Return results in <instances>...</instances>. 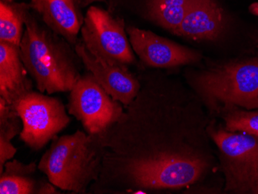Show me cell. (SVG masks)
<instances>
[{
    "label": "cell",
    "mask_w": 258,
    "mask_h": 194,
    "mask_svg": "<svg viewBox=\"0 0 258 194\" xmlns=\"http://www.w3.org/2000/svg\"><path fill=\"white\" fill-rule=\"evenodd\" d=\"M199 93L214 107L258 108V56L229 62L198 74Z\"/></svg>",
    "instance_id": "obj_3"
},
{
    "label": "cell",
    "mask_w": 258,
    "mask_h": 194,
    "mask_svg": "<svg viewBox=\"0 0 258 194\" xmlns=\"http://www.w3.org/2000/svg\"><path fill=\"white\" fill-rule=\"evenodd\" d=\"M38 193H58L56 186L49 181V182H43L40 186Z\"/></svg>",
    "instance_id": "obj_18"
},
{
    "label": "cell",
    "mask_w": 258,
    "mask_h": 194,
    "mask_svg": "<svg viewBox=\"0 0 258 194\" xmlns=\"http://www.w3.org/2000/svg\"><path fill=\"white\" fill-rule=\"evenodd\" d=\"M81 32L86 48L101 60L125 66L136 62L124 21L114 18L106 10L90 7Z\"/></svg>",
    "instance_id": "obj_6"
},
{
    "label": "cell",
    "mask_w": 258,
    "mask_h": 194,
    "mask_svg": "<svg viewBox=\"0 0 258 194\" xmlns=\"http://www.w3.org/2000/svg\"><path fill=\"white\" fill-rule=\"evenodd\" d=\"M75 51L90 73L114 101L124 105L133 103L139 94L140 84L127 70V66L101 60L82 43L75 45Z\"/></svg>",
    "instance_id": "obj_9"
},
{
    "label": "cell",
    "mask_w": 258,
    "mask_h": 194,
    "mask_svg": "<svg viewBox=\"0 0 258 194\" xmlns=\"http://www.w3.org/2000/svg\"><path fill=\"white\" fill-rule=\"evenodd\" d=\"M37 169L35 163L23 164L20 162L8 161L0 173V193H38L42 182H37L31 175Z\"/></svg>",
    "instance_id": "obj_13"
},
{
    "label": "cell",
    "mask_w": 258,
    "mask_h": 194,
    "mask_svg": "<svg viewBox=\"0 0 258 194\" xmlns=\"http://www.w3.org/2000/svg\"><path fill=\"white\" fill-rule=\"evenodd\" d=\"M249 10H250V13L252 14L258 16V3H254V4H251Z\"/></svg>",
    "instance_id": "obj_20"
},
{
    "label": "cell",
    "mask_w": 258,
    "mask_h": 194,
    "mask_svg": "<svg viewBox=\"0 0 258 194\" xmlns=\"http://www.w3.org/2000/svg\"><path fill=\"white\" fill-rule=\"evenodd\" d=\"M225 25V14L217 0H192L175 35L195 41L215 40Z\"/></svg>",
    "instance_id": "obj_10"
},
{
    "label": "cell",
    "mask_w": 258,
    "mask_h": 194,
    "mask_svg": "<svg viewBox=\"0 0 258 194\" xmlns=\"http://www.w3.org/2000/svg\"><path fill=\"white\" fill-rule=\"evenodd\" d=\"M20 45V58L42 93L71 91L81 78L66 40L40 25L29 11Z\"/></svg>",
    "instance_id": "obj_1"
},
{
    "label": "cell",
    "mask_w": 258,
    "mask_h": 194,
    "mask_svg": "<svg viewBox=\"0 0 258 194\" xmlns=\"http://www.w3.org/2000/svg\"><path fill=\"white\" fill-rule=\"evenodd\" d=\"M220 152L226 190L258 194V137L220 130L211 133Z\"/></svg>",
    "instance_id": "obj_4"
},
{
    "label": "cell",
    "mask_w": 258,
    "mask_h": 194,
    "mask_svg": "<svg viewBox=\"0 0 258 194\" xmlns=\"http://www.w3.org/2000/svg\"><path fill=\"white\" fill-rule=\"evenodd\" d=\"M22 128L23 124L17 110L0 98V173L4 172L6 163L17 153L11 140L21 133Z\"/></svg>",
    "instance_id": "obj_16"
},
{
    "label": "cell",
    "mask_w": 258,
    "mask_h": 194,
    "mask_svg": "<svg viewBox=\"0 0 258 194\" xmlns=\"http://www.w3.org/2000/svg\"><path fill=\"white\" fill-rule=\"evenodd\" d=\"M101 134L77 131L55 136L38 165L51 183L62 190L85 193L98 180L102 164Z\"/></svg>",
    "instance_id": "obj_2"
},
{
    "label": "cell",
    "mask_w": 258,
    "mask_h": 194,
    "mask_svg": "<svg viewBox=\"0 0 258 194\" xmlns=\"http://www.w3.org/2000/svg\"><path fill=\"white\" fill-rule=\"evenodd\" d=\"M106 0H81L80 4L82 7H86L95 2H105Z\"/></svg>",
    "instance_id": "obj_19"
},
{
    "label": "cell",
    "mask_w": 258,
    "mask_h": 194,
    "mask_svg": "<svg viewBox=\"0 0 258 194\" xmlns=\"http://www.w3.org/2000/svg\"><path fill=\"white\" fill-rule=\"evenodd\" d=\"M20 55V47L0 40V98L13 105L32 91V82Z\"/></svg>",
    "instance_id": "obj_12"
},
{
    "label": "cell",
    "mask_w": 258,
    "mask_h": 194,
    "mask_svg": "<svg viewBox=\"0 0 258 194\" xmlns=\"http://www.w3.org/2000/svg\"><path fill=\"white\" fill-rule=\"evenodd\" d=\"M1 1H4V2H14V0H1Z\"/></svg>",
    "instance_id": "obj_21"
},
{
    "label": "cell",
    "mask_w": 258,
    "mask_h": 194,
    "mask_svg": "<svg viewBox=\"0 0 258 194\" xmlns=\"http://www.w3.org/2000/svg\"><path fill=\"white\" fill-rule=\"evenodd\" d=\"M23 124L20 139L35 150H40L71 121L62 101L56 98L30 91L14 104Z\"/></svg>",
    "instance_id": "obj_5"
},
{
    "label": "cell",
    "mask_w": 258,
    "mask_h": 194,
    "mask_svg": "<svg viewBox=\"0 0 258 194\" xmlns=\"http://www.w3.org/2000/svg\"><path fill=\"white\" fill-rule=\"evenodd\" d=\"M192 0H148L149 19L162 28L175 34Z\"/></svg>",
    "instance_id": "obj_14"
},
{
    "label": "cell",
    "mask_w": 258,
    "mask_h": 194,
    "mask_svg": "<svg viewBox=\"0 0 258 194\" xmlns=\"http://www.w3.org/2000/svg\"><path fill=\"white\" fill-rule=\"evenodd\" d=\"M29 5L52 31L72 46L78 43L85 18L76 0H31Z\"/></svg>",
    "instance_id": "obj_11"
},
{
    "label": "cell",
    "mask_w": 258,
    "mask_h": 194,
    "mask_svg": "<svg viewBox=\"0 0 258 194\" xmlns=\"http://www.w3.org/2000/svg\"><path fill=\"white\" fill-rule=\"evenodd\" d=\"M226 130L258 137V111L232 110L226 115Z\"/></svg>",
    "instance_id": "obj_17"
},
{
    "label": "cell",
    "mask_w": 258,
    "mask_h": 194,
    "mask_svg": "<svg viewBox=\"0 0 258 194\" xmlns=\"http://www.w3.org/2000/svg\"><path fill=\"white\" fill-rule=\"evenodd\" d=\"M29 4L0 1V40L20 47Z\"/></svg>",
    "instance_id": "obj_15"
},
{
    "label": "cell",
    "mask_w": 258,
    "mask_h": 194,
    "mask_svg": "<svg viewBox=\"0 0 258 194\" xmlns=\"http://www.w3.org/2000/svg\"><path fill=\"white\" fill-rule=\"evenodd\" d=\"M129 41L143 63L153 68H173L197 63L201 55L179 43L156 35L149 30L127 28Z\"/></svg>",
    "instance_id": "obj_8"
},
{
    "label": "cell",
    "mask_w": 258,
    "mask_h": 194,
    "mask_svg": "<svg viewBox=\"0 0 258 194\" xmlns=\"http://www.w3.org/2000/svg\"><path fill=\"white\" fill-rule=\"evenodd\" d=\"M68 109L89 135L102 134L123 115L119 102L104 91L91 73L81 76L71 91Z\"/></svg>",
    "instance_id": "obj_7"
}]
</instances>
